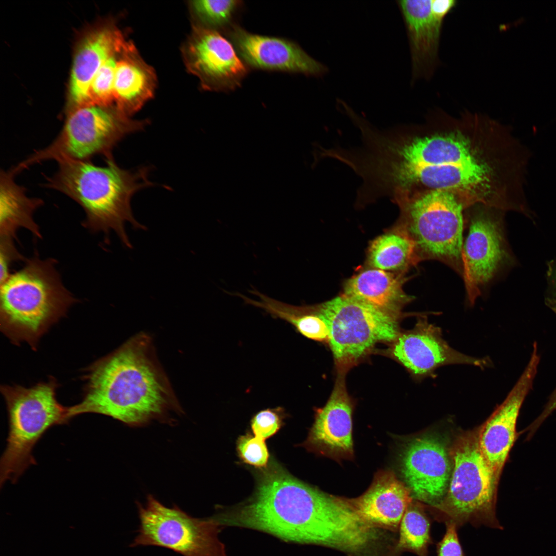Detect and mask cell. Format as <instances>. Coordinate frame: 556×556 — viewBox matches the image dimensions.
Returning a JSON list of instances; mask_svg holds the SVG:
<instances>
[{
	"label": "cell",
	"mask_w": 556,
	"mask_h": 556,
	"mask_svg": "<svg viewBox=\"0 0 556 556\" xmlns=\"http://www.w3.org/2000/svg\"><path fill=\"white\" fill-rule=\"evenodd\" d=\"M406 29L411 62V84L430 79L440 64L439 43L444 19L431 10V0L396 1Z\"/></svg>",
	"instance_id": "19"
},
{
	"label": "cell",
	"mask_w": 556,
	"mask_h": 556,
	"mask_svg": "<svg viewBox=\"0 0 556 556\" xmlns=\"http://www.w3.org/2000/svg\"><path fill=\"white\" fill-rule=\"evenodd\" d=\"M185 61L203 89L229 92L240 86L249 68L231 42L215 30L198 26L185 47Z\"/></svg>",
	"instance_id": "15"
},
{
	"label": "cell",
	"mask_w": 556,
	"mask_h": 556,
	"mask_svg": "<svg viewBox=\"0 0 556 556\" xmlns=\"http://www.w3.org/2000/svg\"><path fill=\"white\" fill-rule=\"evenodd\" d=\"M367 264L369 267L403 274L418 264L412 241L395 226L371 241Z\"/></svg>",
	"instance_id": "24"
},
{
	"label": "cell",
	"mask_w": 556,
	"mask_h": 556,
	"mask_svg": "<svg viewBox=\"0 0 556 556\" xmlns=\"http://www.w3.org/2000/svg\"><path fill=\"white\" fill-rule=\"evenodd\" d=\"M126 40L115 29L105 28L89 34L75 55L71 72V98L75 109L89 106L92 81L104 62Z\"/></svg>",
	"instance_id": "22"
},
{
	"label": "cell",
	"mask_w": 556,
	"mask_h": 556,
	"mask_svg": "<svg viewBox=\"0 0 556 556\" xmlns=\"http://www.w3.org/2000/svg\"><path fill=\"white\" fill-rule=\"evenodd\" d=\"M400 471L412 498L435 507L445 498L453 469L451 453L440 437L423 435L408 441L400 456Z\"/></svg>",
	"instance_id": "14"
},
{
	"label": "cell",
	"mask_w": 556,
	"mask_h": 556,
	"mask_svg": "<svg viewBox=\"0 0 556 556\" xmlns=\"http://www.w3.org/2000/svg\"><path fill=\"white\" fill-rule=\"evenodd\" d=\"M238 0H199L191 6L202 26L225 33L236 24V19L243 7Z\"/></svg>",
	"instance_id": "26"
},
{
	"label": "cell",
	"mask_w": 556,
	"mask_h": 556,
	"mask_svg": "<svg viewBox=\"0 0 556 556\" xmlns=\"http://www.w3.org/2000/svg\"><path fill=\"white\" fill-rule=\"evenodd\" d=\"M85 372L83 396L67 407L69 420L97 413L140 426L168 421L172 412L183 413L146 334L135 335Z\"/></svg>",
	"instance_id": "3"
},
{
	"label": "cell",
	"mask_w": 556,
	"mask_h": 556,
	"mask_svg": "<svg viewBox=\"0 0 556 556\" xmlns=\"http://www.w3.org/2000/svg\"><path fill=\"white\" fill-rule=\"evenodd\" d=\"M350 499L366 522L380 529L396 531L412 497L405 484L393 472L385 470L376 474L363 494Z\"/></svg>",
	"instance_id": "20"
},
{
	"label": "cell",
	"mask_w": 556,
	"mask_h": 556,
	"mask_svg": "<svg viewBox=\"0 0 556 556\" xmlns=\"http://www.w3.org/2000/svg\"><path fill=\"white\" fill-rule=\"evenodd\" d=\"M392 200L399 210L394 226L412 241L418 263L438 260L462 277L466 209L463 203L450 193L440 190Z\"/></svg>",
	"instance_id": "6"
},
{
	"label": "cell",
	"mask_w": 556,
	"mask_h": 556,
	"mask_svg": "<svg viewBox=\"0 0 556 556\" xmlns=\"http://www.w3.org/2000/svg\"><path fill=\"white\" fill-rule=\"evenodd\" d=\"M147 120H134L116 107L87 106L73 109L56 138L15 166L20 172L44 161H90L112 157L114 147L126 135L144 129Z\"/></svg>",
	"instance_id": "9"
},
{
	"label": "cell",
	"mask_w": 556,
	"mask_h": 556,
	"mask_svg": "<svg viewBox=\"0 0 556 556\" xmlns=\"http://www.w3.org/2000/svg\"><path fill=\"white\" fill-rule=\"evenodd\" d=\"M56 260L38 256L1 284V331L15 344L36 350L41 338L78 301L64 286Z\"/></svg>",
	"instance_id": "5"
},
{
	"label": "cell",
	"mask_w": 556,
	"mask_h": 556,
	"mask_svg": "<svg viewBox=\"0 0 556 556\" xmlns=\"http://www.w3.org/2000/svg\"><path fill=\"white\" fill-rule=\"evenodd\" d=\"M358 150H357V151H358ZM356 153H357V152H356ZM356 154H355V155H356ZM355 157H354V158H355ZM353 169H354V162H353ZM360 189H361V188H360ZM361 192H362V191H361ZM362 194H363V193H362ZM363 195H364V194H363ZM369 200H370V199H369ZM371 201H372V200H371Z\"/></svg>",
	"instance_id": "35"
},
{
	"label": "cell",
	"mask_w": 556,
	"mask_h": 556,
	"mask_svg": "<svg viewBox=\"0 0 556 556\" xmlns=\"http://www.w3.org/2000/svg\"><path fill=\"white\" fill-rule=\"evenodd\" d=\"M314 306L328 328V342L340 375H345L377 343H392L402 331L401 317L343 294Z\"/></svg>",
	"instance_id": "10"
},
{
	"label": "cell",
	"mask_w": 556,
	"mask_h": 556,
	"mask_svg": "<svg viewBox=\"0 0 556 556\" xmlns=\"http://www.w3.org/2000/svg\"><path fill=\"white\" fill-rule=\"evenodd\" d=\"M540 357L534 343L529 361L504 401L477 431L480 450L500 478L503 467L519 433L517 421L522 406L531 389Z\"/></svg>",
	"instance_id": "17"
},
{
	"label": "cell",
	"mask_w": 556,
	"mask_h": 556,
	"mask_svg": "<svg viewBox=\"0 0 556 556\" xmlns=\"http://www.w3.org/2000/svg\"><path fill=\"white\" fill-rule=\"evenodd\" d=\"M444 535L437 544V556H464L458 535L457 525L446 523Z\"/></svg>",
	"instance_id": "31"
},
{
	"label": "cell",
	"mask_w": 556,
	"mask_h": 556,
	"mask_svg": "<svg viewBox=\"0 0 556 556\" xmlns=\"http://www.w3.org/2000/svg\"><path fill=\"white\" fill-rule=\"evenodd\" d=\"M547 266V288L545 293V302L549 308L556 313V258L549 261Z\"/></svg>",
	"instance_id": "32"
},
{
	"label": "cell",
	"mask_w": 556,
	"mask_h": 556,
	"mask_svg": "<svg viewBox=\"0 0 556 556\" xmlns=\"http://www.w3.org/2000/svg\"><path fill=\"white\" fill-rule=\"evenodd\" d=\"M506 213L482 204L465 210L461 277L470 306L516 264L507 239Z\"/></svg>",
	"instance_id": "11"
},
{
	"label": "cell",
	"mask_w": 556,
	"mask_h": 556,
	"mask_svg": "<svg viewBox=\"0 0 556 556\" xmlns=\"http://www.w3.org/2000/svg\"><path fill=\"white\" fill-rule=\"evenodd\" d=\"M16 175L12 168L0 172V237L15 239L21 228L29 231L41 238L39 227L34 220L35 211L44 201L27 196L25 188L14 181Z\"/></svg>",
	"instance_id": "23"
},
{
	"label": "cell",
	"mask_w": 556,
	"mask_h": 556,
	"mask_svg": "<svg viewBox=\"0 0 556 556\" xmlns=\"http://www.w3.org/2000/svg\"><path fill=\"white\" fill-rule=\"evenodd\" d=\"M556 410V388L552 393L544 410L522 433H526V441H529L546 419Z\"/></svg>",
	"instance_id": "33"
},
{
	"label": "cell",
	"mask_w": 556,
	"mask_h": 556,
	"mask_svg": "<svg viewBox=\"0 0 556 556\" xmlns=\"http://www.w3.org/2000/svg\"><path fill=\"white\" fill-rule=\"evenodd\" d=\"M345 375L338 374L327 403L317 410L315 421L304 443L308 450L337 460L354 457V406L346 390Z\"/></svg>",
	"instance_id": "18"
},
{
	"label": "cell",
	"mask_w": 556,
	"mask_h": 556,
	"mask_svg": "<svg viewBox=\"0 0 556 556\" xmlns=\"http://www.w3.org/2000/svg\"><path fill=\"white\" fill-rule=\"evenodd\" d=\"M408 280L405 274L368 267L345 281L342 294L403 317V309L414 299L403 289Z\"/></svg>",
	"instance_id": "21"
},
{
	"label": "cell",
	"mask_w": 556,
	"mask_h": 556,
	"mask_svg": "<svg viewBox=\"0 0 556 556\" xmlns=\"http://www.w3.org/2000/svg\"><path fill=\"white\" fill-rule=\"evenodd\" d=\"M237 450L244 463L258 468L267 466L269 453L264 440L250 434L238 438Z\"/></svg>",
	"instance_id": "28"
},
{
	"label": "cell",
	"mask_w": 556,
	"mask_h": 556,
	"mask_svg": "<svg viewBox=\"0 0 556 556\" xmlns=\"http://www.w3.org/2000/svg\"><path fill=\"white\" fill-rule=\"evenodd\" d=\"M457 3L456 0H431V10L436 15L445 19L456 7Z\"/></svg>",
	"instance_id": "34"
},
{
	"label": "cell",
	"mask_w": 556,
	"mask_h": 556,
	"mask_svg": "<svg viewBox=\"0 0 556 556\" xmlns=\"http://www.w3.org/2000/svg\"><path fill=\"white\" fill-rule=\"evenodd\" d=\"M128 40L111 55L100 67L93 79L89 90V106L112 107L115 105L114 81L118 59Z\"/></svg>",
	"instance_id": "27"
},
{
	"label": "cell",
	"mask_w": 556,
	"mask_h": 556,
	"mask_svg": "<svg viewBox=\"0 0 556 556\" xmlns=\"http://www.w3.org/2000/svg\"><path fill=\"white\" fill-rule=\"evenodd\" d=\"M428 313H420L410 330L401 331L392 343V356L416 380L436 375L439 368L449 364H468L484 369L490 367L488 358H479L451 348L443 338L442 329L430 323Z\"/></svg>",
	"instance_id": "13"
},
{
	"label": "cell",
	"mask_w": 556,
	"mask_h": 556,
	"mask_svg": "<svg viewBox=\"0 0 556 556\" xmlns=\"http://www.w3.org/2000/svg\"><path fill=\"white\" fill-rule=\"evenodd\" d=\"M57 381L50 378L30 387L3 385L9 431L0 463L1 487L17 482L25 471L36 464L34 447L51 427L67 423V407L57 399Z\"/></svg>",
	"instance_id": "7"
},
{
	"label": "cell",
	"mask_w": 556,
	"mask_h": 556,
	"mask_svg": "<svg viewBox=\"0 0 556 556\" xmlns=\"http://www.w3.org/2000/svg\"><path fill=\"white\" fill-rule=\"evenodd\" d=\"M137 504L140 524L130 547L156 546L183 556H227L219 538L223 527L214 516L193 517L177 506L167 507L151 495L144 506Z\"/></svg>",
	"instance_id": "12"
},
{
	"label": "cell",
	"mask_w": 556,
	"mask_h": 556,
	"mask_svg": "<svg viewBox=\"0 0 556 556\" xmlns=\"http://www.w3.org/2000/svg\"><path fill=\"white\" fill-rule=\"evenodd\" d=\"M284 416V409L281 407L268 408L259 411L251 421L254 435L264 440L273 436L281 428Z\"/></svg>",
	"instance_id": "29"
},
{
	"label": "cell",
	"mask_w": 556,
	"mask_h": 556,
	"mask_svg": "<svg viewBox=\"0 0 556 556\" xmlns=\"http://www.w3.org/2000/svg\"><path fill=\"white\" fill-rule=\"evenodd\" d=\"M216 517L223 527L253 529L350 556H366L377 536L350 498L325 493L277 468L264 474L251 498Z\"/></svg>",
	"instance_id": "2"
},
{
	"label": "cell",
	"mask_w": 556,
	"mask_h": 556,
	"mask_svg": "<svg viewBox=\"0 0 556 556\" xmlns=\"http://www.w3.org/2000/svg\"><path fill=\"white\" fill-rule=\"evenodd\" d=\"M532 155L510 125L480 113L456 117L437 108L422 123L382 133L377 170L391 197L445 191L466 208L482 204L531 219L525 187Z\"/></svg>",
	"instance_id": "1"
},
{
	"label": "cell",
	"mask_w": 556,
	"mask_h": 556,
	"mask_svg": "<svg viewBox=\"0 0 556 556\" xmlns=\"http://www.w3.org/2000/svg\"><path fill=\"white\" fill-rule=\"evenodd\" d=\"M431 521L422 507L411 501L407 507L399 526V536L394 547V555L405 551L418 556H427L428 547L432 544Z\"/></svg>",
	"instance_id": "25"
},
{
	"label": "cell",
	"mask_w": 556,
	"mask_h": 556,
	"mask_svg": "<svg viewBox=\"0 0 556 556\" xmlns=\"http://www.w3.org/2000/svg\"><path fill=\"white\" fill-rule=\"evenodd\" d=\"M14 240L12 238L0 237V284L10 275L12 264L25 260L17 250Z\"/></svg>",
	"instance_id": "30"
},
{
	"label": "cell",
	"mask_w": 556,
	"mask_h": 556,
	"mask_svg": "<svg viewBox=\"0 0 556 556\" xmlns=\"http://www.w3.org/2000/svg\"><path fill=\"white\" fill-rule=\"evenodd\" d=\"M453 469L447 494L432 507L435 518L458 527L470 523L503 529L495 514L499 478L482 453L477 431L460 436L450 451Z\"/></svg>",
	"instance_id": "8"
},
{
	"label": "cell",
	"mask_w": 556,
	"mask_h": 556,
	"mask_svg": "<svg viewBox=\"0 0 556 556\" xmlns=\"http://www.w3.org/2000/svg\"><path fill=\"white\" fill-rule=\"evenodd\" d=\"M57 162V172L47 178L45 186L79 204L85 214L84 227L94 233L113 230L125 246L131 247L125 224L129 222L136 228H144L133 216L130 201L137 191L153 184L148 179V169H124L113 158L106 159L107 165L103 167L90 161Z\"/></svg>",
	"instance_id": "4"
},
{
	"label": "cell",
	"mask_w": 556,
	"mask_h": 556,
	"mask_svg": "<svg viewBox=\"0 0 556 556\" xmlns=\"http://www.w3.org/2000/svg\"><path fill=\"white\" fill-rule=\"evenodd\" d=\"M238 55L249 68L322 77L328 68L286 38L250 32L238 24L225 33Z\"/></svg>",
	"instance_id": "16"
}]
</instances>
